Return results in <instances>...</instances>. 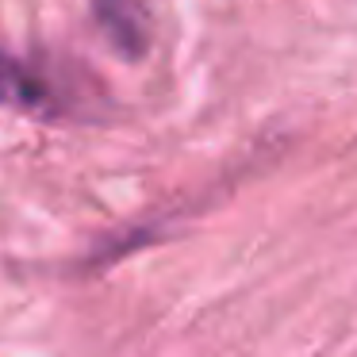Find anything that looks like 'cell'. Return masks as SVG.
<instances>
[{
  "mask_svg": "<svg viewBox=\"0 0 357 357\" xmlns=\"http://www.w3.org/2000/svg\"><path fill=\"white\" fill-rule=\"evenodd\" d=\"M93 12L100 27L108 31L112 47L123 50L127 58L146 54L150 47V16L142 0H93Z\"/></svg>",
  "mask_w": 357,
  "mask_h": 357,
  "instance_id": "obj_1",
  "label": "cell"
},
{
  "mask_svg": "<svg viewBox=\"0 0 357 357\" xmlns=\"http://www.w3.org/2000/svg\"><path fill=\"white\" fill-rule=\"evenodd\" d=\"M0 100L4 104H16L24 112H35L47 104V85H43L35 73H27L24 66L0 58Z\"/></svg>",
  "mask_w": 357,
  "mask_h": 357,
  "instance_id": "obj_2",
  "label": "cell"
}]
</instances>
